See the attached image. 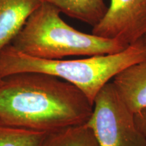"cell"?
Here are the masks:
<instances>
[{"label": "cell", "mask_w": 146, "mask_h": 146, "mask_svg": "<svg viewBox=\"0 0 146 146\" xmlns=\"http://www.w3.org/2000/svg\"><path fill=\"white\" fill-rule=\"evenodd\" d=\"M115 90L133 114L146 108V60L127 67L113 78Z\"/></svg>", "instance_id": "cell-6"}, {"label": "cell", "mask_w": 146, "mask_h": 146, "mask_svg": "<svg viewBox=\"0 0 146 146\" xmlns=\"http://www.w3.org/2000/svg\"><path fill=\"white\" fill-rule=\"evenodd\" d=\"M87 124L100 146H146V138L137 127L134 114L119 98L112 82L96 96Z\"/></svg>", "instance_id": "cell-4"}, {"label": "cell", "mask_w": 146, "mask_h": 146, "mask_svg": "<svg viewBox=\"0 0 146 146\" xmlns=\"http://www.w3.org/2000/svg\"><path fill=\"white\" fill-rule=\"evenodd\" d=\"M54 5L42 2L11 45L23 54L47 60L116 54L128 47L116 40L79 31L66 23Z\"/></svg>", "instance_id": "cell-3"}, {"label": "cell", "mask_w": 146, "mask_h": 146, "mask_svg": "<svg viewBox=\"0 0 146 146\" xmlns=\"http://www.w3.org/2000/svg\"><path fill=\"white\" fill-rule=\"evenodd\" d=\"M41 3L39 0H0V51L12 43ZM2 83L0 78V85Z\"/></svg>", "instance_id": "cell-7"}, {"label": "cell", "mask_w": 146, "mask_h": 146, "mask_svg": "<svg viewBox=\"0 0 146 146\" xmlns=\"http://www.w3.org/2000/svg\"><path fill=\"white\" fill-rule=\"evenodd\" d=\"M134 119L137 127L146 138V108L134 114Z\"/></svg>", "instance_id": "cell-11"}, {"label": "cell", "mask_w": 146, "mask_h": 146, "mask_svg": "<svg viewBox=\"0 0 146 146\" xmlns=\"http://www.w3.org/2000/svg\"><path fill=\"white\" fill-rule=\"evenodd\" d=\"M146 60L142 39L121 52L78 60H47L29 56L10 44L0 51V78L38 72L61 78L81 91L91 104L102 88L127 67Z\"/></svg>", "instance_id": "cell-2"}, {"label": "cell", "mask_w": 146, "mask_h": 146, "mask_svg": "<svg viewBox=\"0 0 146 146\" xmlns=\"http://www.w3.org/2000/svg\"><path fill=\"white\" fill-rule=\"evenodd\" d=\"M0 85V118L47 133L87 123L94 104L77 87L50 74L22 72Z\"/></svg>", "instance_id": "cell-1"}, {"label": "cell", "mask_w": 146, "mask_h": 146, "mask_svg": "<svg viewBox=\"0 0 146 146\" xmlns=\"http://www.w3.org/2000/svg\"><path fill=\"white\" fill-rule=\"evenodd\" d=\"M143 42L145 43V44L146 45V35L145 36H144V37L143 38Z\"/></svg>", "instance_id": "cell-12"}, {"label": "cell", "mask_w": 146, "mask_h": 146, "mask_svg": "<svg viewBox=\"0 0 146 146\" xmlns=\"http://www.w3.org/2000/svg\"><path fill=\"white\" fill-rule=\"evenodd\" d=\"M42 146H100L96 135L87 123L49 133Z\"/></svg>", "instance_id": "cell-9"}, {"label": "cell", "mask_w": 146, "mask_h": 146, "mask_svg": "<svg viewBox=\"0 0 146 146\" xmlns=\"http://www.w3.org/2000/svg\"><path fill=\"white\" fill-rule=\"evenodd\" d=\"M92 34L127 46L141 40L146 35V0H110Z\"/></svg>", "instance_id": "cell-5"}, {"label": "cell", "mask_w": 146, "mask_h": 146, "mask_svg": "<svg viewBox=\"0 0 146 146\" xmlns=\"http://www.w3.org/2000/svg\"><path fill=\"white\" fill-rule=\"evenodd\" d=\"M57 8L61 13L94 27L106 13L104 0H39Z\"/></svg>", "instance_id": "cell-8"}, {"label": "cell", "mask_w": 146, "mask_h": 146, "mask_svg": "<svg viewBox=\"0 0 146 146\" xmlns=\"http://www.w3.org/2000/svg\"><path fill=\"white\" fill-rule=\"evenodd\" d=\"M47 134L17 127L0 118V146H42Z\"/></svg>", "instance_id": "cell-10"}]
</instances>
